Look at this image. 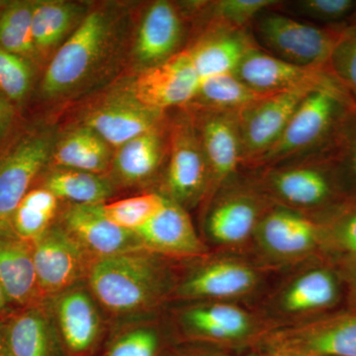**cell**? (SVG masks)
<instances>
[{
    "mask_svg": "<svg viewBox=\"0 0 356 356\" xmlns=\"http://www.w3.org/2000/svg\"><path fill=\"white\" fill-rule=\"evenodd\" d=\"M0 356H9L7 350L6 337H4L3 325L0 323Z\"/></svg>",
    "mask_w": 356,
    "mask_h": 356,
    "instance_id": "ee69618b",
    "label": "cell"
},
{
    "mask_svg": "<svg viewBox=\"0 0 356 356\" xmlns=\"http://www.w3.org/2000/svg\"><path fill=\"white\" fill-rule=\"evenodd\" d=\"M159 337L154 327H132L121 334L112 344L106 356H156Z\"/></svg>",
    "mask_w": 356,
    "mask_h": 356,
    "instance_id": "ab89813d",
    "label": "cell"
},
{
    "mask_svg": "<svg viewBox=\"0 0 356 356\" xmlns=\"http://www.w3.org/2000/svg\"><path fill=\"white\" fill-rule=\"evenodd\" d=\"M235 177L218 189L206 215V233L220 245L245 242L273 207L257 181L254 184H238Z\"/></svg>",
    "mask_w": 356,
    "mask_h": 356,
    "instance_id": "ba28073f",
    "label": "cell"
},
{
    "mask_svg": "<svg viewBox=\"0 0 356 356\" xmlns=\"http://www.w3.org/2000/svg\"><path fill=\"white\" fill-rule=\"evenodd\" d=\"M168 113L138 102L126 86L115 88L83 112L81 125L95 131L112 149L165 123Z\"/></svg>",
    "mask_w": 356,
    "mask_h": 356,
    "instance_id": "8fae6325",
    "label": "cell"
},
{
    "mask_svg": "<svg viewBox=\"0 0 356 356\" xmlns=\"http://www.w3.org/2000/svg\"><path fill=\"white\" fill-rule=\"evenodd\" d=\"M6 3V1H1V0H0V8H1V7L3 6Z\"/></svg>",
    "mask_w": 356,
    "mask_h": 356,
    "instance_id": "7dc6e473",
    "label": "cell"
},
{
    "mask_svg": "<svg viewBox=\"0 0 356 356\" xmlns=\"http://www.w3.org/2000/svg\"><path fill=\"white\" fill-rule=\"evenodd\" d=\"M325 229L339 250L356 257V199H346L332 210Z\"/></svg>",
    "mask_w": 356,
    "mask_h": 356,
    "instance_id": "f35d334b",
    "label": "cell"
},
{
    "mask_svg": "<svg viewBox=\"0 0 356 356\" xmlns=\"http://www.w3.org/2000/svg\"><path fill=\"white\" fill-rule=\"evenodd\" d=\"M234 74L250 88L266 95L315 88L330 76L327 69L298 67L274 57L259 46L248 51Z\"/></svg>",
    "mask_w": 356,
    "mask_h": 356,
    "instance_id": "e0dca14e",
    "label": "cell"
},
{
    "mask_svg": "<svg viewBox=\"0 0 356 356\" xmlns=\"http://www.w3.org/2000/svg\"><path fill=\"white\" fill-rule=\"evenodd\" d=\"M313 89L269 95L241 112L242 168H254L276 144L299 105Z\"/></svg>",
    "mask_w": 356,
    "mask_h": 356,
    "instance_id": "4fadbf2b",
    "label": "cell"
},
{
    "mask_svg": "<svg viewBox=\"0 0 356 356\" xmlns=\"http://www.w3.org/2000/svg\"><path fill=\"white\" fill-rule=\"evenodd\" d=\"M341 191L346 199H356V118L334 154Z\"/></svg>",
    "mask_w": 356,
    "mask_h": 356,
    "instance_id": "60d3db41",
    "label": "cell"
},
{
    "mask_svg": "<svg viewBox=\"0 0 356 356\" xmlns=\"http://www.w3.org/2000/svg\"><path fill=\"white\" fill-rule=\"evenodd\" d=\"M46 306L22 309L2 323L9 356H64L55 317Z\"/></svg>",
    "mask_w": 356,
    "mask_h": 356,
    "instance_id": "44dd1931",
    "label": "cell"
},
{
    "mask_svg": "<svg viewBox=\"0 0 356 356\" xmlns=\"http://www.w3.org/2000/svg\"><path fill=\"white\" fill-rule=\"evenodd\" d=\"M254 170H259L257 181L267 197L302 214L334 210L346 200L331 156L297 159Z\"/></svg>",
    "mask_w": 356,
    "mask_h": 356,
    "instance_id": "277c9868",
    "label": "cell"
},
{
    "mask_svg": "<svg viewBox=\"0 0 356 356\" xmlns=\"http://www.w3.org/2000/svg\"><path fill=\"white\" fill-rule=\"evenodd\" d=\"M353 293H355V295L356 297V269H355V273H353Z\"/></svg>",
    "mask_w": 356,
    "mask_h": 356,
    "instance_id": "bcb514c9",
    "label": "cell"
},
{
    "mask_svg": "<svg viewBox=\"0 0 356 356\" xmlns=\"http://www.w3.org/2000/svg\"><path fill=\"white\" fill-rule=\"evenodd\" d=\"M113 154L114 149L98 134L79 124L58 135L50 165L103 175L110 170Z\"/></svg>",
    "mask_w": 356,
    "mask_h": 356,
    "instance_id": "484cf974",
    "label": "cell"
},
{
    "mask_svg": "<svg viewBox=\"0 0 356 356\" xmlns=\"http://www.w3.org/2000/svg\"><path fill=\"white\" fill-rule=\"evenodd\" d=\"M254 234L267 252L292 257L315 247L322 227L305 214L275 205L262 217Z\"/></svg>",
    "mask_w": 356,
    "mask_h": 356,
    "instance_id": "603a6c76",
    "label": "cell"
},
{
    "mask_svg": "<svg viewBox=\"0 0 356 356\" xmlns=\"http://www.w3.org/2000/svg\"><path fill=\"white\" fill-rule=\"evenodd\" d=\"M165 196L185 210L207 197L210 178L200 138L188 110L168 117Z\"/></svg>",
    "mask_w": 356,
    "mask_h": 356,
    "instance_id": "8992f818",
    "label": "cell"
},
{
    "mask_svg": "<svg viewBox=\"0 0 356 356\" xmlns=\"http://www.w3.org/2000/svg\"><path fill=\"white\" fill-rule=\"evenodd\" d=\"M303 356H314V355H303Z\"/></svg>",
    "mask_w": 356,
    "mask_h": 356,
    "instance_id": "c3c4849f",
    "label": "cell"
},
{
    "mask_svg": "<svg viewBox=\"0 0 356 356\" xmlns=\"http://www.w3.org/2000/svg\"><path fill=\"white\" fill-rule=\"evenodd\" d=\"M58 201L44 187L28 192L11 217L13 233L29 243L38 240L53 226Z\"/></svg>",
    "mask_w": 356,
    "mask_h": 356,
    "instance_id": "d6a6232c",
    "label": "cell"
},
{
    "mask_svg": "<svg viewBox=\"0 0 356 356\" xmlns=\"http://www.w3.org/2000/svg\"><path fill=\"white\" fill-rule=\"evenodd\" d=\"M44 178L43 187L58 200L74 205L103 204L114 193V184L103 175L51 166Z\"/></svg>",
    "mask_w": 356,
    "mask_h": 356,
    "instance_id": "4316f807",
    "label": "cell"
},
{
    "mask_svg": "<svg viewBox=\"0 0 356 356\" xmlns=\"http://www.w3.org/2000/svg\"><path fill=\"white\" fill-rule=\"evenodd\" d=\"M32 64L31 60L0 48V92L14 106L24 102L31 90Z\"/></svg>",
    "mask_w": 356,
    "mask_h": 356,
    "instance_id": "8d00e7d4",
    "label": "cell"
},
{
    "mask_svg": "<svg viewBox=\"0 0 356 356\" xmlns=\"http://www.w3.org/2000/svg\"><path fill=\"white\" fill-rule=\"evenodd\" d=\"M257 46L250 29L209 23L198 30L186 50L199 79L234 74L245 55Z\"/></svg>",
    "mask_w": 356,
    "mask_h": 356,
    "instance_id": "2e32d148",
    "label": "cell"
},
{
    "mask_svg": "<svg viewBox=\"0 0 356 356\" xmlns=\"http://www.w3.org/2000/svg\"><path fill=\"white\" fill-rule=\"evenodd\" d=\"M165 201V195L147 193L112 203H103L102 210L110 222L135 233L163 207Z\"/></svg>",
    "mask_w": 356,
    "mask_h": 356,
    "instance_id": "d590c367",
    "label": "cell"
},
{
    "mask_svg": "<svg viewBox=\"0 0 356 356\" xmlns=\"http://www.w3.org/2000/svg\"><path fill=\"white\" fill-rule=\"evenodd\" d=\"M33 1H6L0 8V48L34 62Z\"/></svg>",
    "mask_w": 356,
    "mask_h": 356,
    "instance_id": "836d02e7",
    "label": "cell"
},
{
    "mask_svg": "<svg viewBox=\"0 0 356 356\" xmlns=\"http://www.w3.org/2000/svg\"><path fill=\"white\" fill-rule=\"evenodd\" d=\"M9 306H11L10 303L7 299L3 288L0 284V314L8 313Z\"/></svg>",
    "mask_w": 356,
    "mask_h": 356,
    "instance_id": "7bdbcfd3",
    "label": "cell"
},
{
    "mask_svg": "<svg viewBox=\"0 0 356 356\" xmlns=\"http://www.w3.org/2000/svg\"><path fill=\"white\" fill-rule=\"evenodd\" d=\"M15 119V106L0 92V145L13 129Z\"/></svg>",
    "mask_w": 356,
    "mask_h": 356,
    "instance_id": "b9f144b4",
    "label": "cell"
},
{
    "mask_svg": "<svg viewBox=\"0 0 356 356\" xmlns=\"http://www.w3.org/2000/svg\"><path fill=\"white\" fill-rule=\"evenodd\" d=\"M346 28L348 31L356 32V6L350 17L346 21Z\"/></svg>",
    "mask_w": 356,
    "mask_h": 356,
    "instance_id": "f6af8a7d",
    "label": "cell"
},
{
    "mask_svg": "<svg viewBox=\"0 0 356 356\" xmlns=\"http://www.w3.org/2000/svg\"><path fill=\"white\" fill-rule=\"evenodd\" d=\"M202 144L209 170L210 187L208 196L242 168L240 113L188 108Z\"/></svg>",
    "mask_w": 356,
    "mask_h": 356,
    "instance_id": "5bb4252c",
    "label": "cell"
},
{
    "mask_svg": "<svg viewBox=\"0 0 356 356\" xmlns=\"http://www.w3.org/2000/svg\"><path fill=\"white\" fill-rule=\"evenodd\" d=\"M128 11L114 4L88 10L44 70L41 92L58 102L102 83L118 67L130 36Z\"/></svg>",
    "mask_w": 356,
    "mask_h": 356,
    "instance_id": "6da1fadb",
    "label": "cell"
},
{
    "mask_svg": "<svg viewBox=\"0 0 356 356\" xmlns=\"http://www.w3.org/2000/svg\"><path fill=\"white\" fill-rule=\"evenodd\" d=\"M57 138L56 129L35 126L0 151V229L10 227L14 211L40 172L50 165Z\"/></svg>",
    "mask_w": 356,
    "mask_h": 356,
    "instance_id": "52a82bcc",
    "label": "cell"
},
{
    "mask_svg": "<svg viewBox=\"0 0 356 356\" xmlns=\"http://www.w3.org/2000/svg\"><path fill=\"white\" fill-rule=\"evenodd\" d=\"M135 234L145 250L154 254L189 257L206 252L187 211L168 198L163 207Z\"/></svg>",
    "mask_w": 356,
    "mask_h": 356,
    "instance_id": "ffe728a7",
    "label": "cell"
},
{
    "mask_svg": "<svg viewBox=\"0 0 356 356\" xmlns=\"http://www.w3.org/2000/svg\"><path fill=\"white\" fill-rule=\"evenodd\" d=\"M257 283V273L245 264L216 261L189 276L177 293L185 298H232L250 292Z\"/></svg>",
    "mask_w": 356,
    "mask_h": 356,
    "instance_id": "d4e9b609",
    "label": "cell"
},
{
    "mask_svg": "<svg viewBox=\"0 0 356 356\" xmlns=\"http://www.w3.org/2000/svg\"><path fill=\"white\" fill-rule=\"evenodd\" d=\"M355 6V0H280L273 8L312 24L346 26Z\"/></svg>",
    "mask_w": 356,
    "mask_h": 356,
    "instance_id": "e575fe53",
    "label": "cell"
},
{
    "mask_svg": "<svg viewBox=\"0 0 356 356\" xmlns=\"http://www.w3.org/2000/svg\"><path fill=\"white\" fill-rule=\"evenodd\" d=\"M184 323L192 332L220 341L245 337L252 327V321L245 312L224 304L191 309L185 312Z\"/></svg>",
    "mask_w": 356,
    "mask_h": 356,
    "instance_id": "f1b7e54d",
    "label": "cell"
},
{
    "mask_svg": "<svg viewBox=\"0 0 356 356\" xmlns=\"http://www.w3.org/2000/svg\"><path fill=\"white\" fill-rule=\"evenodd\" d=\"M88 13V7L77 2L33 1L32 37L37 58L53 57Z\"/></svg>",
    "mask_w": 356,
    "mask_h": 356,
    "instance_id": "cb8c5ba5",
    "label": "cell"
},
{
    "mask_svg": "<svg viewBox=\"0 0 356 356\" xmlns=\"http://www.w3.org/2000/svg\"><path fill=\"white\" fill-rule=\"evenodd\" d=\"M339 296L334 276L325 269H314L297 278L287 288L281 306L290 313L322 310L332 306Z\"/></svg>",
    "mask_w": 356,
    "mask_h": 356,
    "instance_id": "1f68e13d",
    "label": "cell"
},
{
    "mask_svg": "<svg viewBox=\"0 0 356 356\" xmlns=\"http://www.w3.org/2000/svg\"><path fill=\"white\" fill-rule=\"evenodd\" d=\"M280 0H214L187 2L191 21L202 28L209 23L236 29H250L259 14L271 8Z\"/></svg>",
    "mask_w": 356,
    "mask_h": 356,
    "instance_id": "f546056e",
    "label": "cell"
},
{
    "mask_svg": "<svg viewBox=\"0 0 356 356\" xmlns=\"http://www.w3.org/2000/svg\"><path fill=\"white\" fill-rule=\"evenodd\" d=\"M327 70L356 105V32L346 30L332 53Z\"/></svg>",
    "mask_w": 356,
    "mask_h": 356,
    "instance_id": "74e56055",
    "label": "cell"
},
{
    "mask_svg": "<svg viewBox=\"0 0 356 356\" xmlns=\"http://www.w3.org/2000/svg\"><path fill=\"white\" fill-rule=\"evenodd\" d=\"M33 259L44 300L79 285L96 261L60 224L33 243Z\"/></svg>",
    "mask_w": 356,
    "mask_h": 356,
    "instance_id": "9c48e42d",
    "label": "cell"
},
{
    "mask_svg": "<svg viewBox=\"0 0 356 356\" xmlns=\"http://www.w3.org/2000/svg\"><path fill=\"white\" fill-rule=\"evenodd\" d=\"M168 116L165 123L128 140L114 151L110 170L112 182L136 186L149 181L166 161Z\"/></svg>",
    "mask_w": 356,
    "mask_h": 356,
    "instance_id": "d6986e66",
    "label": "cell"
},
{
    "mask_svg": "<svg viewBox=\"0 0 356 356\" xmlns=\"http://www.w3.org/2000/svg\"><path fill=\"white\" fill-rule=\"evenodd\" d=\"M60 225L95 259L145 250L134 232L116 226L104 216L102 204H70L63 212Z\"/></svg>",
    "mask_w": 356,
    "mask_h": 356,
    "instance_id": "9a60e30c",
    "label": "cell"
},
{
    "mask_svg": "<svg viewBox=\"0 0 356 356\" xmlns=\"http://www.w3.org/2000/svg\"><path fill=\"white\" fill-rule=\"evenodd\" d=\"M188 21L191 17L182 4L168 0L149 3L138 22L130 49L136 72L161 64L185 50Z\"/></svg>",
    "mask_w": 356,
    "mask_h": 356,
    "instance_id": "30bf717a",
    "label": "cell"
},
{
    "mask_svg": "<svg viewBox=\"0 0 356 356\" xmlns=\"http://www.w3.org/2000/svg\"><path fill=\"white\" fill-rule=\"evenodd\" d=\"M267 96L250 88L235 74H224L201 81L197 93L184 107L241 113Z\"/></svg>",
    "mask_w": 356,
    "mask_h": 356,
    "instance_id": "83f0119b",
    "label": "cell"
},
{
    "mask_svg": "<svg viewBox=\"0 0 356 356\" xmlns=\"http://www.w3.org/2000/svg\"><path fill=\"white\" fill-rule=\"evenodd\" d=\"M355 118V102L330 74L304 98L280 140L252 170L297 159L334 158Z\"/></svg>",
    "mask_w": 356,
    "mask_h": 356,
    "instance_id": "7a4b0ae2",
    "label": "cell"
},
{
    "mask_svg": "<svg viewBox=\"0 0 356 356\" xmlns=\"http://www.w3.org/2000/svg\"><path fill=\"white\" fill-rule=\"evenodd\" d=\"M88 280L100 305L124 315L153 306L170 287V274L163 262L147 250L96 259Z\"/></svg>",
    "mask_w": 356,
    "mask_h": 356,
    "instance_id": "3957f363",
    "label": "cell"
},
{
    "mask_svg": "<svg viewBox=\"0 0 356 356\" xmlns=\"http://www.w3.org/2000/svg\"><path fill=\"white\" fill-rule=\"evenodd\" d=\"M8 229H0V284L10 305L22 309L41 305L46 300L37 280L33 243Z\"/></svg>",
    "mask_w": 356,
    "mask_h": 356,
    "instance_id": "7402d4cb",
    "label": "cell"
},
{
    "mask_svg": "<svg viewBox=\"0 0 356 356\" xmlns=\"http://www.w3.org/2000/svg\"><path fill=\"white\" fill-rule=\"evenodd\" d=\"M199 84L200 79L185 49L161 64L136 72L124 86L145 106L168 112L191 103Z\"/></svg>",
    "mask_w": 356,
    "mask_h": 356,
    "instance_id": "7c38bea8",
    "label": "cell"
},
{
    "mask_svg": "<svg viewBox=\"0 0 356 356\" xmlns=\"http://www.w3.org/2000/svg\"><path fill=\"white\" fill-rule=\"evenodd\" d=\"M53 312L65 348L81 355L93 348L102 327V316L90 290L81 285L56 296Z\"/></svg>",
    "mask_w": 356,
    "mask_h": 356,
    "instance_id": "ac0fdd59",
    "label": "cell"
},
{
    "mask_svg": "<svg viewBox=\"0 0 356 356\" xmlns=\"http://www.w3.org/2000/svg\"><path fill=\"white\" fill-rule=\"evenodd\" d=\"M255 43L274 57L307 69L327 70L346 26H320L293 18L273 7L250 28Z\"/></svg>",
    "mask_w": 356,
    "mask_h": 356,
    "instance_id": "5b68a950",
    "label": "cell"
},
{
    "mask_svg": "<svg viewBox=\"0 0 356 356\" xmlns=\"http://www.w3.org/2000/svg\"><path fill=\"white\" fill-rule=\"evenodd\" d=\"M300 346L314 356H356V316L324 321L302 332Z\"/></svg>",
    "mask_w": 356,
    "mask_h": 356,
    "instance_id": "4dcf8cb0",
    "label": "cell"
}]
</instances>
